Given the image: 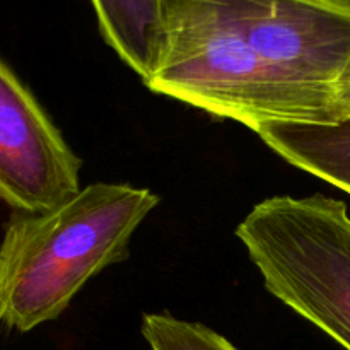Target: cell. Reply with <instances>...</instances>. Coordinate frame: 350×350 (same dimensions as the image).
<instances>
[{"instance_id": "cell-1", "label": "cell", "mask_w": 350, "mask_h": 350, "mask_svg": "<svg viewBox=\"0 0 350 350\" xmlns=\"http://www.w3.org/2000/svg\"><path fill=\"white\" fill-rule=\"evenodd\" d=\"M161 204L126 183H92L58 207L16 215L0 250V318L34 330L64 313L94 275L130 255V239Z\"/></svg>"}, {"instance_id": "cell-2", "label": "cell", "mask_w": 350, "mask_h": 350, "mask_svg": "<svg viewBox=\"0 0 350 350\" xmlns=\"http://www.w3.org/2000/svg\"><path fill=\"white\" fill-rule=\"evenodd\" d=\"M156 94L246 125L337 122L327 99L277 74L212 0H164V43L147 82Z\"/></svg>"}, {"instance_id": "cell-3", "label": "cell", "mask_w": 350, "mask_h": 350, "mask_svg": "<svg viewBox=\"0 0 350 350\" xmlns=\"http://www.w3.org/2000/svg\"><path fill=\"white\" fill-rule=\"evenodd\" d=\"M265 289L350 350V215L325 195H277L236 228Z\"/></svg>"}, {"instance_id": "cell-4", "label": "cell", "mask_w": 350, "mask_h": 350, "mask_svg": "<svg viewBox=\"0 0 350 350\" xmlns=\"http://www.w3.org/2000/svg\"><path fill=\"white\" fill-rule=\"evenodd\" d=\"M289 84L327 99L350 60V14L311 0H212ZM335 111V108H334Z\"/></svg>"}, {"instance_id": "cell-5", "label": "cell", "mask_w": 350, "mask_h": 350, "mask_svg": "<svg viewBox=\"0 0 350 350\" xmlns=\"http://www.w3.org/2000/svg\"><path fill=\"white\" fill-rule=\"evenodd\" d=\"M82 159L7 62L0 64V197L26 214L82 190Z\"/></svg>"}, {"instance_id": "cell-6", "label": "cell", "mask_w": 350, "mask_h": 350, "mask_svg": "<svg viewBox=\"0 0 350 350\" xmlns=\"http://www.w3.org/2000/svg\"><path fill=\"white\" fill-rule=\"evenodd\" d=\"M255 133L291 166L350 193V118L332 123H269Z\"/></svg>"}, {"instance_id": "cell-7", "label": "cell", "mask_w": 350, "mask_h": 350, "mask_svg": "<svg viewBox=\"0 0 350 350\" xmlns=\"http://www.w3.org/2000/svg\"><path fill=\"white\" fill-rule=\"evenodd\" d=\"M99 31L120 60L147 82L164 43V0H91Z\"/></svg>"}, {"instance_id": "cell-8", "label": "cell", "mask_w": 350, "mask_h": 350, "mask_svg": "<svg viewBox=\"0 0 350 350\" xmlns=\"http://www.w3.org/2000/svg\"><path fill=\"white\" fill-rule=\"evenodd\" d=\"M140 332L150 350H239L212 328L166 311L144 314Z\"/></svg>"}, {"instance_id": "cell-9", "label": "cell", "mask_w": 350, "mask_h": 350, "mask_svg": "<svg viewBox=\"0 0 350 350\" xmlns=\"http://www.w3.org/2000/svg\"><path fill=\"white\" fill-rule=\"evenodd\" d=\"M311 2L321 3V5L334 7V9L344 10V12L350 14V0H311Z\"/></svg>"}]
</instances>
